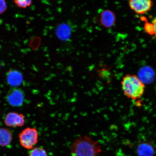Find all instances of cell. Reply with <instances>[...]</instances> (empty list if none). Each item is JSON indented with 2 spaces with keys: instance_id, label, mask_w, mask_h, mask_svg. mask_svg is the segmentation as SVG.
<instances>
[{
  "instance_id": "cell-1",
  "label": "cell",
  "mask_w": 156,
  "mask_h": 156,
  "mask_svg": "<svg viewBox=\"0 0 156 156\" xmlns=\"http://www.w3.org/2000/svg\"><path fill=\"white\" fill-rule=\"evenodd\" d=\"M102 151L98 141L88 136H78L70 148L71 156H98Z\"/></svg>"
},
{
  "instance_id": "cell-2",
  "label": "cell",
  "mask_w": 156,
  "mask_h": 156,
  "mask_svg": "<svg viewBox=\"0 0 156 156\" xmlns=\"http://www.w3.org/2000/svg\"><path fill=\"white\" fill-rule=\"evenodd\" d=\"M121 87L125 95L133 100L143 95L145 87L143 82L139 77L131 74L126 75L123 77Z\"/></svg>"
},
{
  "instance_id": "cell-3",
  "label": "cell",
  "mask_w": 156,
  "mask_h": 156,
  "mask_svg": "<svg viewBox=\"0 0 156 156\" xmlns=\"http://www.w3.org/2000/svg\"><path fill=\"white\" fill-rule=\"evenodd\" d=\"M38 132L36 128H25L19 134L20 144L25 149H32L38 143Z\"/></svg>"
},
{
  "instance_id": "cell-4",
  "label": "cell",
  "mask_w": 156,
  "mask_h": 156,
  "mask_svg": "<svg viewBox=\"0 0 156 156\" xmlns=\"http://www.w3.org/2000/svg\"><path fill=\"white\" fill-rule=\"evenodd\" d=\"M24 91L19 88L12 87L6 95L7 102L11 106L19 107L22 106L25 99Z\"/></svg>"
},
{
  "instance_id": "cell-5",
  "label": "cell",
  "mask_w": 156,
  "mask_h": 156,
  "mask_svg": "<svg viewBox=\"0 0 156 156\" xmlns=\"http://www.w3.org/2000/svg\"><path fill=\"white\" fill-rule=\"evenodd\" d=\"M129 7L138 14H145L151 9L153 5L152 0H129Z\"/></svg>"
},
{
  "instance_id": "cell-6",
  "label": "cell",
  "mask_w": 156,
  "mask_h": 156,
  "mask_svg": "<svg viewBox=\"0 0 156 156\" xmlns=\"http://www.w3.org/2000/svg\"><path fill=\"white\" fill-rule=\"evenodd\" d=\"M25 122L24 115L15 112L8 113L4 119L5 125L13 128L23 126L24 125Z\"/></svg>"
},
{
  "instance_id": "cell-7",
  "label": "cell",
  "mask_w": 156,
  "mask_h": 156,
  "mask_svg": "<svg viewBox=\"0 0 156 156\" xmlns=\"http://www.w3.org/2000/svg\"><path fill=\"white\" fill-rule=\"evenodd\" d=\"M136 152L138 156H154L155 150L151 142L144 141L138 143L136 146Z\"/></svg>"
},
{
  "instance_id": "cell-8",
  "label": "cell",
  "mask_w": 156,
  "mask_h": 156,
  "mask_svg": "<svg viewBox=\"0 0 156 156\" xmlns=\"http://www.w3.org/2000/svg\"><path fill=\"white\" fill-rule=\"evenodd\" d=\"M22 74L18 70L11 69L6 75L7 83L12 87H17L22 83L23 81Z\"/></svg>"
},
{
  "instance_id": "cell-9",
  "label": "cell",
  "mask_w": 156,
  "mask_h": 156,
  "mask_svg": "<svg viewBox=\"0 0 156 156\" xmlns=\"http://www.w3.org/2000/svg\"><path fill=\"white\" fill-rule=\"evenodd\" d=\"M12 140V133L7 128H0V146L6 147L11 144Z\"/></svg>"
},
{
  "instance_id": "cell-10",
  "label": "cell",
  "mask_w": 156,
  "mask_h": 156,
  "mask_svg": "<svg viewBox=\"0 0 156 156\" xmlns=\"http://www.w3.org/2000/svg\"><path fill=\"white\" fill-rule=\"evenodd\" d=\"M115 20V15L112 11H105L101 15V23L103 26L107 28L112 27L114 24Z\"/></svg>"
},
{
  "instance_id": "cell-11",
  "label": "cell",
  "mask_w": 156,
  "mask_h": 156,
  "mask_svg": "<svg viewBox=\"0 0 156 156\" xmlns=\"http://www.w3.org/2000/svg\"><path fill=\"white\" fill-rule=\"evenodd\" d=\"M28 156H48L47 153L44 148L38 147L30 150Z\"/></svg>"
},
{
  "instance_id": "cell-12",
  "label": "cell",
  "mask_w": 156,
  "mask_h": 156,
  "mask_svg": "<svg viewBox=\"0 0 156 156\" xmlns=\"http://www.w3.org/2000/svg\"><path fill=\"white\" fill-rule=\"evenodd\" d=\"M142 20L145 21L144 29L145 32L151 35H154V29L153 23H150L147 20L145 17H142Z\"/></svg>"
},
{
  "instance_id": "cell-13",
  "label": "cell",
  "mask_w": 156,
  "mask_h": 156,
  "mask_svg": "<svg viewBox=\"0 0 156 156\" xmlns=\"http://www.w3.org/2000/svg\"><path fill=\"white\" fill-rule=\"evenodd\" d=\"M14 2L17 6L25 9L30 6L32 4V0H14Z\"/></svg>"
},
{
  "instance_id": "cell-14",
  "label": "cell",
  "mask_w": 156,
  "mask_h": 156,
  "mask_svg": "<svg viewBox=\"0 0 156 156\" xmlns=\"http://www.w3.org/2000/svg\"><path fill=\"white\" fill-rule=\"evenodd\" d=\"M7 9V5L5 0H0V15L5 13Z\"/></svg>"
},
{
  "instance_id": "cell-15",
  "label": "cell",
  "mask_w": 156,
  "mask_h": 156,
  "mask_svg": "<svg viewBox=\"0 0 156 156\" xmlns=\"http://www.w3.org/2000/svg\"><path fill=\"white\" fill-rule=\"evenodd\" d=\"M152 23L154 25V35L156 37V17L153 19Z\"/></svg>"
},
{
  "instance_id": "cell-16",
  "label": "cell",
  "mask_w": 156,
  "mask_h": 156,
  "mask_svg": "<svg viewBox=\"0 0 156 156\" xmlns=\"http://www.w3.org/2000/svg\"><path fill=\"white\" fill-rule=\"evenodd\" d=\"M1 64L0 63V68H1Z\"/></svg>"
}]
</instances>
